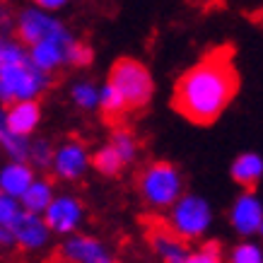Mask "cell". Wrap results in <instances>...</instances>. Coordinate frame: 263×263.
Listing matches in <instances>:
<instances>
[{
    "label": "cell",
    "mask_w": 263,
    "mask_h": 263,
    "mask_svg": "<svg viewBox=\"0 0 263 263\" xmlns=\"http://www.w3.org/2000/svg\"><path fill=\"white\" fill-rule=\"evenodd\" d=\"M5 46H8V36L0 34V61H3V53H5Z\"/></svg>",
    "instance_id": "cell-32"
},
{
    "label": "cell",
    "mask_w": 263,
    "mask_h": 263,
    "mask_svg": "<svg viewBox=\"0 0 263 263\" xmlns=\"http://www.w3.org/2000/svg\"><path fill=\"white\" fill-rule=\"evenodd\" d=\"M106 82L123 97L128 109H143L155 95V80L150 70L136 58H119L111 65Z\"/></svg>",
    "instance_id": "cell-5"
},
{
    "label": "cell",
    "mask_w": 263,
    "mask_h": 263,
    "mask_svg": "<svg viewBox=\"0 0 263 263\" xmlns=\"http://www.w3.org/2000/svg\"><path fill=\"white\" fill-rule=\"evenodd\" d=\"M15 32L20 36V44L34 46L46 39H72V32L63 20L51 15L41 8H24L15 15Z\"/></svg>",
    "instance_id": "cell-6"
},
{
    "label": "cell",
    "mask_w": 263,
    "mask_h": 263,
    "mask_svg": "<svg viewBox=\"0 0 263 263\" xmlns=\"http://www.w3.org/2000/svg\"><path fill=\"white\" fill-rule=\"evenodd\" d=\"M53 152H56V147L48 138H36V140H32V147H29V164L36 169H51Z\"/></svg>",
    "instance_id": "cell-24"
},
{
    "label": "cell",
    "mask_w": 263,
    "mask_h": 263,
    "mask_svg": "<svg viewBox=\"0 0 263 263\" xmlns=\"http://www.w3.org/2000/svg\"><path fill=\"white\" fill-rule=\"evenodd\" d=\"M58 254L65 263H95L99 261L102 256L109 254V249L99 237L95 234H72V237H65Z\"/></svg>",
    "instance_id": "cell-11"
},
{
    "label": "cell",
    "mask_w": 263,
    "mask_h": 263,
    "mask_svg": "<svg viewBox=\"0 0 263 263\" xmlns=\"http://www.w3.org/2000/svg\"><path fill=\"white\" fill-rule=\"evenodd\" d=\"M29 147H32V138L17 136L10 130L0 133V150L5 152L8 162H29Z\"/></svg>",
    "instance_id": "cell-18"
},
{
    "label": "cell",
    "mask_w": 263,
    "mask_h": 263,
    "mask_svg": "<svg viewBox=\"0 0 263 263\" xmlns=\"http://www.w3.org/2000/svg\"><path fill=\"white\" fill-rule=\"evenodd\" d=\"M41 217L51 230V234H58L65 239V237H72L80 232V227L85 224V217H87V210L78 196L56 193V198L51 200V205L46 208V213Z\"/></svg>",
    "instance_id": "cell-7"
},
{
    "label": "cell",
    "mask_w": 263,
    "mask_h": 263,
    "mask_svg": "<svg viewBox=\"0 0 263 263\" xmlns=\"http://www.w3.org/2000/svg\"><path fill=\"white\" fill-rule=\"evenodd\" d=\"M8 130L17 136H32L41 123L39 102H15L8 104Z\"/></svg>",
    "instance_id": "cell-15"
},
{
    "label": "cell",
    "mask_w": 263,
    "mask_h": 263,
    "mask_svg": "<svg viewBox=\"0 0 263 263\" xmlns=\"http://www.w3.org/2000/svg\"><path fill=\"white\" fill-rule=\"evenodd\" d=\"M186 263H224L222 249L217 241H203L198 249H191Z\"/></svg>",
    "instance_id": "cell-25"
},
{
    "label": "cell",
    "mask_w": 263,
    "mask_h": 263,
    "mask_svg": "<svg viewBox=\"0 0 263 263\" xmlns=\"http://www.w3.org/2000/svg\"><path fill=\"white\" fill-rule=\"evenodd\" d=\"M213 222H215V210L208 203V198L198 193H183L164 217V227L186 244L205 239L208 232L213 230Z\"/></svg>",
    "instance_id": "cell-2"
},
{
    "label": "cell",
    "mask_w": 263,
    "mask_h": 263,
    "mask_svg": "<svg viewBox=\"0 0 263 263\" xmlns=\"http://www.w3.org/2000/svg\"><path fill=\"white\" fill-rule=\"evenodd\" d=\"M230 174L234 183H239L244 191H254V186L263 179V157L256 152H241L239 157L232 162Z\"/></svg>",
    "instance_id": "cell-16"
},
{
    "label": "cell",
    "mask_w": 263,
    "mask_h": 263,
    "mask_svg": "<svg viewBox=\"0 0 263 263\" xmlns=\"http://www.w3.org/2000/svg\"><path fill=\"white\" fill-rule=\"evenodd\" d=\"M72 41H75V36H72V39L39 41V44H34V46L27 48V51H29V61H32L41 72L51 75V72H56L58 68L68 65V48H70Z\"/></svg>",
    "instance_id": "cell-12"
},
{
    "label": "cell",
    "mask_w": 263,
    "mask_h": 263,
    "mask_svg": "<svg viewBox=\"0 0 263 263\" xmlns=\"http://www.w3.org/2000/svg\"><path fill=\"white\" fill-rule=\"evenodd\" d=\"M109 145H111L114 150H116V155L121 157V162H123V164L136 162L138 150H140L138 138L133 136L130 130H126V128H116V130L111 133V140H109Z\"/></svg>",
    "instance_id": "cell-20"
},
{
    "label": "cell",
    "mask_w": 263,
    "mask_h": 263,
    "mask_svg": "<svg viewBox=\"0 0 263 263\" xmlns=\"http://www.w3.org/2000/svg\"><path fill=\"white\" fill-rule=\"evenodd\" d=\"M258 237H261V239H263V222H261V230H258Z\"/></svg>",
    "instance_id": "cell-34"
},
{
    "label": "cell",
    "mask_w": 263,
    "mask_h": 263,
    "mask_svg": "<svg viewBox=\"0 0 263 263\" xmlns=\"http://www.w3.org/2000/svg\"><path fill=\"white\" fill-rule=\"evenodd\" d=\"M92 61H95L92 46L80 39L72 41L70 48H68V65H72V68H87V65H92Z\"/></svg>",
    "instance_id": "cell-26"
},
{
    "label": "cell",
    "mask_w": 263,
    "mask_h": 263,
    "mask_svg": "<svg viewBox=\"0 0 263 263\" xmlns=\"http://www.w3.org/2000/svg\"><path fill=\"white\" fill-rule=\"evenodd\" d=\"M95 263H116V261H114L111 254H106V256H102V258H99V261H95Z\"/></svg>",
    "instance_id": "cell-33"
},
{
    "label": "cell",
    "mask_w": 263,
    "mask_h": 263,
    "mask_svg": "<svg viewBox=\"0 0 263 263\" xmlns=\"http://www.w3.org/2000/svg\"><path fill=\"white\" fill-rule=\"evenodd\" d=\"M224 263H263V244L256 239H241L227 251Z\"/></svg>",
    "instance_id": "cell-21"
},
{
    "label": "cell",
    "mask_w": 263,
    "mask_h": 263,
    "mask_svg": "<svg viewBox=\"0 0 263 263\" xmlns=\"http://www.w3.org/2000/svg\"><path fill=\"white\" fill-rule=\"evenodd\" d=\"M150 249L152 254L160 258V263H186L191 249L186 241H181L179 237H174L167 227L150 232Z\"/></svg>",
    "instance_id": "cell-14"
},
{
    "label": "cell",
    "mask_w": 263,
    "mask_h": 263,
    "mask_svg": "<svg viewBox=\"0 0 263 263\" xmlns=\"http://www.w3.org/2000/svg\"><path fill=\"white\" fill-rule=\"evenodd\" d=\"M10 247H15V241H12V232L0 227V249H10Z\"/></svg>",
    "instance_id": "cell-30"
},
{
    "label": "cell",
    "mask_w": 263,
    "mask_h": 263,
    "mask_svg": "<svg viewBox=\"0 0 263 263\" xmlns=\"http://www.w3.org/2000/svg\"><path fill=\"white\" fill-rule=\"evenodd\" d=\"M20 215H22L20 200L0 193V227H3V230H12V224L17 222V217Z\"/></svg>",
    "instance_id": "cell-27"
},
{
    "label": "cell",
    "mask_w": 263,
    "mask_h": 263,
    "mask_svg": "<svg viewBox=\"0 0 263 263\" xmlns=\"http://www.w3.org/2000/svg\"><path fill=\"white\" fill-rule=\"evenodd\" d=\"M70 102L80 111H95L99 109V85L92 80H78L70 87Z\"/></svg>",
    "instance_id": "cell-19"
},
{
    "label": "cell",
    "mask_w": 263,
    "mask_h": 263,
    "mask_svg": "<svg viewBox=\"0 0 263 263\" xmlns=\"http://www.w3.org/2000/svg\"><path fill=\"white\" fill-rule=\"evenodd\" d=\"M138 193L152 210H169L183 193V176L172 162H150L138 176Z\"/></svg>",
    "instance_id": "cell-3"
},
{
    "label": "cell",
    "mask_w": 263,
    "mask_h": 263,
    "mask_svg": "<svg viewBox=\"0 0 263 263\" xmlns=\"http://www.w3.org/2000/svg\"><path fill=\"white\" fill-rule=\"evenodd\" d=\"M48 85L51 75L41 72L29 58H24L0 70V102L3 106L15 102H39Z\"/></svg>",
    "instance_id": "cell-4"
},
{
    "label": "cell",
    "mask_w": 263,
    "mask_h": 263,
    "mask_svg": "<svg viewBox=\"0 0 263 263\" xmlns=\"http://www.w3.org/2000/svg\"><path fill=\"white\" fill-rule=\"evenodd\" d=\"M99 109H102V114L106 119H121V116L128 111L123 97H121L109 82H104L102 87H99Z\"/></svg>",
    "instance_id": "cell-23"
},
{
    "label": "cell",
    "mask_w": 263,
    "mask_h": 263,
    "mask_svg": "<svg viewBox=\"0 0 263 263\" xmlns=\"http://www.w3.org/2000/svg\"><path fill=\"white\" fill-rule=\"evenodd\" d=\"M15 27V15H12V8H10L5 0H0V34L5 36V32H10Z\"/></svg>",
    "instance_id": "cell-28"
},
{
    "label": "cell",
    "mask_w": 263,
    "mask_h": 263,
    "mask_svg": "<svg viewBox=\"0 0 263 263\" xmlns=\"http://www.w3.org/2000/svg\"><path fill=\"white\" fill-rule=\"evenodd\" d=\"M12 241L15 247H20L22 251H44L51 244V230L46 227L44 217L34 215V213H24L17 217V222L12 224Z\"/></svg>",
    "instance_id": "cell-10"
},
{
    "label": "cell",
    "mask_w": 263,
    "mask_h": 263,
    "mask_svg": "<svg viewBox=\"0 0 263 263\" xmlns=\"http://www.w3.org/2000/svg\"><path fill=\"white\" fill-rule=\"evenodd\" d=\"M34 8H41L46 10V12H56V10H63L70 0H32Z\"/></svg>",
    "instance_id": "cell-29"
},
{
    "label": "cell",
    "mask_w": 263,
    "mask_h": 263,
    "mask_svg": "<svg viewBox=\"0 0 263 263\" xmlns=\"http://www.w3.org/2000/svg\"><path fill=\"white\" fill-rule=\"evenodd\" d=\"M3 130H8V109L0 104V133Z\"/></svg>",
    "instance_id": "cell-31"
},
{
    "label": "cell",
    "mask_w": 263,
    "mask_h": 263,
    "mask_svg": "<svg viewBox=\"0 0 263 263\" xmlns=\"http://www.w3.org/2000/svg\"><path fill=\"white\" fill-rule=\"evenodd\" d=\"M92 167L102 176H116V174H121V169L126 167V164L121 162V157L116 155V150H114L111 145L106 143L92 155Z\"/></svg>",
    "instance_id": "cell-22"
},
{
    "label": "cell",
    "mask_w": 263,
    "mask_h": 263,
    "mask_svg": "<svg viewBox=\"0 0 263 263\" xmlns=\"http://www.w3.org/2000/svg\"><path fill=\"white\" fill-rule=\"evenodd\" d=\"M56 198V189L48 179H34L32 186L24 191V196L20 198V205H22L24 213H34V215H44L46 208L51 205V200Z\"/></svg>",
    "instance_id": "cell-17"
},
{
    "label": "cell",
    "mask_w": 263,
    "mask_h": 263,
    "mask_svg": "<svg viewBox=\"0 0 263 263\" xmlns=\"http://www.w3.org/2000/svg\"><path fill=\"white\" fill-rule=\"evenodd\" d=\"M230 227L241 239L258 237L263 222V200L254 191H241L230 205Z\"/></svg>",
    "instance_id": "cell-8"
},
{
    "label": "cell",
    "mask_w": 263,
    "mask_h": 263,
    "mask_svg": "<svg viewBox=\"0 0 263 263\" xmlns=\"http://www.w3.org/2000/svg\"><path fill=\"white\" fill-rule=\"evenodd\" d=\"M239 75L227 46L213 48L210 53L183 70L174 87V106L183 119L193 123H213L237 95Z\"/></svg>",
    "instance_id": "cell-1"
},
{
    "label": "cell",
    "mask_w": 263,
    "mask_h": 263,
    "mask_svg": "<svg viewBox=\"0 0 263 263\" xmlns=\"http://www.w3.org/2000/svg\"><path fill=\"white\" fill-rule=\"evenodd\" d=\"M89 167H92V155H89L87 145L80 140H65L53 152L51 172L61 181H78L87 174Z\"/></svg>",
    "instance_id": "cell-9"
},
{
    "label": "cell",
    "mask_w": 263,
    "mask_h": 263,
    "mask_svg": "<svg viewBox=\"0 0 263 263\" xmlns=\"http://www.w3.org/2000/svg\"><path fill=\"white\" fill-rule=\"evenodd\" d=\"M34 179H36V174H34V167L29 162H5L0 167V193L20 200L24 191L32 186Z\"/></svg>",
    "instance_id": "cell-13"
}]
</instances>
